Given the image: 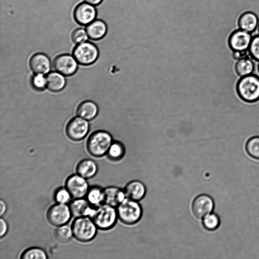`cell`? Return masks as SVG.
Wrapping results in <instances>:
<instances>
[{"instance_id": "obj_1", "label": "cell", "mask_w": 259, "mask_h": 259, "mask_svg": "<svg viewBox=\"0 0 259 259\" xmlns=\"http://www.w3.org/2000/svg\"><path fill=\"white\" fill-rule=\"evenodd\" d=\"M98 229L107 230L116 224L118 217L117 209L106 203L94 207L90 216Z\"/></svg>"}, {"instance_id": "obj_2", "label": "cell", "mask_w": 259, "mask_h": 259, "mask_svg": "<svg viewBox=\"0 0 259 259\" xmlns=\"http://www.w3.org/2000/svg\"><path fill=\"white\" fill-rule=\"evenodd\" d=\"M238 95L244 101L253 103L259 100V76L254 74L240 77L236 84Z\"/></svg>"}, {"instance_id": "obj_3", "label": "cell", "mask_w": 259, "mask_h": 259, "mask_svg": "<svg viewBox=\"0 0 259 259\" xmlns=\"http://www.w3.org/2000/svg\"><path fill=\"white\" fill-rule=\"evenodd\" d=\"M71 226L73 237L82 242H89L94 239L98 229L89 216L75 218Z\"/></svg>"}, {"instance_id": "obj_4", "label": "cell", "mask_w": 259, "mask_h": 259, "mask_svg": "<svg viewBox=\"0 0 259 259\" xmlns=\"http://www.w3.org/2000/svg\"><path fill=\"white\" fill-rule=\"evenodd\" d=\"M112 138L107 132L98 131L91 135L87 143V148L93 156L100 157L107 153L112 144Z\"/></svg>"}, {"instance_id": "obj_5", "label": "cell", "mask_w": 259, "mask_h": 259, "mask_svg": "<svg viewBox=\"0 0 259 259\" xmlns=\"http://www.w3.org/2000/svg\"><path fill=\"white\" fill-rule=\"evenodd\" d=\"M118 218L126 224H134L138 222L142 214L141 205L136 201L126 197L117 206Z\"/></svg>"}, {"instance_id": "obj_6", "label": "cell", "mask_w": 259, "mask_h": 259, "mask_svg": "<svg viewBox=\"0 0 259 259\" xmlns=\"http://www.w3.org/2000/svg\"><path fill=\"white\" fill-rule=\"evenodd\" d=\"M73 56L78 63L83 65H89L98 59L99 50L95 44L85 41L76 44L73 50Z\"/></svg>"}, {"instance_id": "obj_7", "label": "cell", "mask_w": 259, "mask_h": 259, "mask_svg": "<svg viewBox=\"0 0 259 259\" xmlns=\"http://www.w3.org/2000/svg\"><path fill=\"white\" fill-rule=\"evenodd\" d=\"M72 216L69 205L59 203L52 205L46 214L49 223L56 227L67 224Z\"/></svg>"}, {"instance_id": "obj_8", "label": "cell", "mask_w": 259, "mask_h": 259, "mask_svg": "<svg viewBox=\"0 0 259 259\" xmlns=\"http://www.w3.org/2000/svg\"><path fill=\"white\" fill-rule=\"evenodd\" d=\"M87 179L77 174L67 178L65 187L70 192L73 199L84 198L90 189Z\"/></svg>"}, {"instance_id": "obj_9", "label": "cell", "mask_w": 259, "mask_h": 259, "mask_svg": "<svg viewBox=\"0 0 259 259\" xmlns=\"http://www.w3.org/2000/svg\"><path fill=\"white\" fill-rule=\"evenodd\" d=\"M89 127L88 120L78 116L69 121L66 127V132L70 139L79 141L87 136Z\"/></svg>"}, {"instance_id": "obj_10", "label": "cell", "mask_w": 259, "mask_h": 259, "mask_svg": "<svg viewBox=\"0 0 259 259\" xmlns=\"http://www.w3.org/2000/svg\"><path fill=\"white\" fill-rule=\"evenodd\" d=\"M97 13L95 6L84 2L75 7L73 16L78 24L85 26L95 19Z\"/></svg>"}, {"instance_id": "obj_11", "label": "cell", "mask_w": 259, "mask_h": 259, "mask_svg": "<svg viewBox=\"0 0 259 259\" xmlns=\"http://www.w3.org/2000/svg\"><path fill=\"white\" fill-rule=\"evenodd\" d=\"M77 63L73 56L68 54H62L54 59L53 67L57 72L62 74L70 76L76 71Z\"/></svg>"}, {"instance_id": "obj_12", "label": "cell", "mask_w": 259, "mask_h": 259, "mask_svg": "<svg viewBox=\"0 0 259 259\" xmlns=\"http://www.w3.org/2000/svg\"><path fill=\"white\" fill-rule=\"evenodd\" d=\"M214 207L212 199L208 195L202 194L197 196L192 203V210L198 218H204L211 213Z\"/></svg>"}, {"instance_id": "obj_13", "label": "cell", "mask_w": 259, "mask_h": 259, "mask_svg": "<svg viewBox=\"0 0 259 259\" xmlns=\"http://www.w3.org/2000/svg\"><path fill=\"white\" fill-rule=\"evenodd\" d=\"M252 38L250 33L239 29L230 36L229 45L233 51H245L249 49Z\"/></svg>"}, {"instance_id": "obj_14", "label": "cell", "mask_w": 259, "mask_h": 259, "mask_svg": "<svg viewBox=\"0 0 259 259\" xmlns=\"http://www.w3.org/2000/svg\"><path fill=\"white\" fill-rule=\"evenodd\" d=\"M108 27L106 22L102 19H97L86 25L85 30L90 39L97 40L105 36Z\"/></svg>"}, {"instance_id": "obj_15", "label": "cell", "mask_w": 259, "mask_h": 259, "mask_svg": "<svg viewBox=\"0 0 259 259\" xmlns=\"http://www.w3.org/2000/svg\"><path fill=\"white\" fill-rule=\"evenodd\" d=\"M29 66L35 74H46L51 68V62L49 57L43 53H36L30 58Z\"/></svg>"}, {"instance_id": "obj_16", "label": "cell", "mask_w": 259, "mask_h": 259, "mask_svg": "<svg viewBox=\"0 0 259 259\" xmlns=\"http://www.w3.org/2000/svg\"><path fill=\"white\" fill-rule=\"evenodd\" d=\"M72 215L75 218L90 217L93 206L84 198H75L69 202Z\"/></svg>"}, {"instance_id": "obj_17", "label": "cell", "mask_w": 259, "mask_h": 259, "mask_svg": "<svg viewBox=\"0 0 259 259\" xmlns=\"http://www.w3.org/2000/svg\"><path fill=\"white\" fill-rule=\"evenodd\" d=\"M104 203L117 207L126 197L124 190L115 186L104 189Z\"/></svg>"}, {"instance_id": "obj_18", "label": "cell", "mask_w": 259, "mask_h": 259, "mask_svg": "<svg viewBox=\"0 0 259 259\" xmlns=\"http://www.w3.org/2000/svg\"><path fill=\"white\" fill-rule=\"evenodd\" d=\"M98 170L97 164L91 159H83L80 160L76 167V174L86 179L93 178L97 174Z\"/></svg>"}, {"instance_id": "obj_19", "label": "cell", "mask_w": 259, "mask_h": 259, "mask_svg": "<svg viewBox=\"0 0 259 259\" xmlns=\"http://www.w3.org/2000/svg\"><path fill=\"white\" fill-rule=\"evenodd\" d=\"M123 190L126 197L136 201L142 199L146 192L145 186L142 182L139 181L129 182Z\"/></svg>"}, {"instance_id": "obj_20", "label": "cell", "mask_w": 259, "mask_h": 259, "mask_svg": "<svg viewBox=\"0 0 259 259\" xmlns=\"http://www.w3.org/2000/svg\"><path fill=\"white\" fill-rule=\"evenodd\" d=\"M64 75L58 72H51L47 76V88L50 91L57 92L62 90L66 85Z\"/></svg>"}, {"instance_id": "obj_21", "label": "cell", "mask_w": 259, "mask_h": 259, "mask_svg": "<svg viewBox=\"0 0 259 259\" xmlns=\"http://www.w3.org/2000/svg\"><path fill=\"white\" fill-rule=\"evenodd\" d=\"M98 112L97 105L92 101L81 102L77 108L76 113L78 116L87 120L94 119Z\"/></svg>"}, {"instance_id": "obj_22", "label": "cell", "mask_w": 259, "mask_h": 259, "mask_svg": "<svg viewBox=\"0 0 259 259\" xmlns=\"http://www.w3.org/2000/svg\"><path fill=\"white\" fill-rule=\"evenodd\" d=\"M239 24L240 29L251 33L257 26L258 18L252 12H245L240 16Z\"/></svg>"}, {"instance_id": "obj_23", "label": "cell", "mask_w": 259, "mask_h": 259, "mask_svg": "<svg viewBox=\"0 0 259 259\" xmlns=\"http://www.w3.org/2000/svg\"><path fill=\"white\" fill-rule=\"evenodd\" d=\"M248 57L238 60L235 64V71L240 78L252 74L254 70V64Z\"/></svg>"}, {"instance_id": "obj_24", "label": "cell", "mask_w": 259, "mask_h": 259, "mask_svg": "<svg viewBox=\"0 0 259 259\" xmlns=\"http://www.w3.org/2000/svg\"><path fill=\"white\" fill-rule=\"evenodd\" d=\"M85 197L93 207L100 205L104 203V189L97 186L90 187Z\"/></svg>"}, {"instance_id": "obj_25", "label": "cell", "mask_w": 259, "mask_h": 259, "mask_svg": "<svg viewBox=\"0 0 259 259\" xmlns=\"http://www.w3.org/2000/svg\"><path fill=\"white\" fill-rule=\"evenodd\" d=\"M56 239L59 242L66 243L73 237L71 226L65 224L57 227L54 232Z\"/></svg>"}, {"instance_id": "obj_26", "label": "cell", "mask_w": 259, "mask_h": 259, "mask_svg": "<svg viewBox=\"0 0 259 259\" xmlns=\"http://www.w3.org/2000/svg\"><path fill=\"white\" fill-rule=\"evenodd\" d=\"M47 253L43 249L33 247L25 250L21 254V259H47Z\"/></svg>"}, {"instance_id": "obj_27", "label": "cell", "mask_w": 259, "mask_h": 259, "mask_svg": "<svg viewBox=\"0 0 259 259\" xmlns=\"http://www.w3.org/2000/svg\"><path fill=\"white\" fill-rule=\"evenodd\" d=\"M245 149L251 157L259 159V136L248 139L245 144Z\"/></svg>"}, {"instance_id": "obj_28", "label": "cell", "mask_w": 259, "mask_h": 259, "mask_svg": "<svg viewBox=\"0 0 259 259\" xmlns=\"http://www.w3.org/2000/svg\"><path fill=\"white\" fill-rule=\"evenodd\" d=\"M124 153V148L123 145L118 142H113L108 152V158L112 160L120 159Z\"/></svg>"}, {"instance_id": "obj_29", "label": "cell", "mask_w": 259, "mask_h": 259, "mask_svg": "<svg viewBox=\"0 0 259 259\" xmlns=\"http://www.w3.org/2000/svg\"><path fill=\"white\" fill-rule=\"evenodd\" d=\"M54 198L56 203L67 204L71 201V198L72 197L65 187L57 189L54 193Z\"/></svg>"}, {"instance_id": "obj_30", "label": "cell", "mask_w": 259, "mask_h": 259, "mask_svg": "<svg viewBox=\"0 0 259 259\" xmlns=\"http://www.w3.org/2000/svg\"><path fill=\"white\" fill-rule=\"evenodd\" d=\"M202 222L206 229L209 230H214L220 225V219L217 214L211 212L203 218Z\"/></svg>"}, {"instance_id": "obj_31", "label": "cell", "mask_w": 259, "mask_h": 259, "mask_svg": "<svg viewBox=\"0 0 259 259\" xmlns=\"http://www.w3.org/2000/svg\"><path fill=\"white\" fill-rule=\"evenodd\" d=\"M31 84L36 90L41 91L47 87V79L42 74H35L31 79Z\"/></svg>"}, {"instance_id": "obj_32", "label": "cell", "mask_w": 259, "mask_h": 259, "mask_svg": "<svg viewBox=\"0 0 259 259\" xmlns=\"http://www.w3.org/2000/svg\"><path fill=\"white\" fill-rule=\"evenodd\" d=\"M88 37L86 30L82 28L75 29L71 34L72 40L76 44L87 41Z\"/></svg>"}, {"instance_id": "obj_33", "label": "cell", "mask_w": 259, "mask_h": 259, "mask_svg": "<svg viewBox=\"0 0 259 259\" xmlns=\"http://www.w3.org/2000/svg\"><path fill=\"white\" fill-rule=\"evenodd\" d=\"M249 52L250 57L253 60L259 61V35L252 37Z\"/></svg>"}, {"instance_id": "obj_34", "label": "cell", "mask_w": 259, "mask_h": 259, "mask_svg": "<svg viewBox=\"0 0 259 259\" xmlns=\"http://www.w3.org/2000/svg\"><path fill=\"white\" fill-rule=\"evenodd\" d=\"M0 237L2 238L7 234L9 229L7 222L2 218L0 219Z\"/></svg>"}, {"instance_id": "obj_35", "label": "cell", "mask_w": 259, "mask_h": 259, "mask_svg": "<svg viewBox=\"0 0 259 259\" xmlns=\"http://www.w3.org/2000/svg\"><path fill=\"white\" fill-rule=\"evenodd\" d=\"M0 206H1V211L0 215L2 217L3 214H4L7 210V205L5 202L1 199L0 201Z\"/></svg>"}, {"instance_id": "obj_36", "label": "cell", "mask_w": 259, "mask_h": 259, "mask_svg": "<svg viewBox=\"0 0 259 259\" xmlns=\"http://www.w3.org/2000/svg\"><path fill=\"white\" fill-rule=\"evenodd\" d=\"M84 2H87L93 6H98L100 5L103 0H83Z\"/></svg>"}, {"instance_id": "obj_37", "label": "cell", "mask_w": 259, "mask_h": 259, "mask_svg": "<svg viewBox=\"0 0 259 259\" xmlns=\"http://www.w3.org/2000/svg\"><path fill=\"white\" fill-rule=\"evenodd\" d=\"M259 35V28H258V30H257V33H256V35Z\"/></svg>"}, {"instance_id": "obj_38", "label": "cell", "mask_w": 259, "mask_h": 259, "mask_svg": "<svg viewBox=\"0 0 259 259\" xmlns=\"http://www.w3.org/2000/svg\"><path fill=\"white\" fill-rule=\"evenodd\" d=\"M258 71H259V64H258Z\"/></svg>"}]
</instances>
